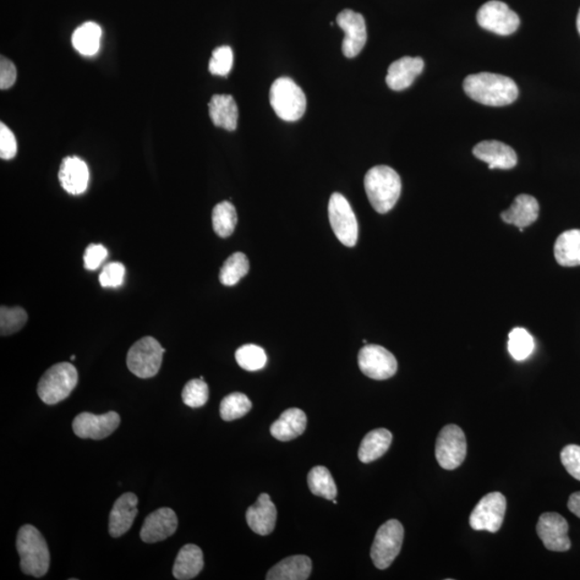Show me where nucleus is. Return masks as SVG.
I'll return each mask as SVG.
<instances>
[{
    "label": "nucleus",
    "mask_w": 580,
    "mask_h": 580,
    "mask_svg": "<svg viewBox=\"0 0 580 580\" xmlns=\"http://www.w3.org/2000/svg\"><path fill=\"white\" fill-rule=\"evenodd\" d=\"M463 89L470 100L490 107H505L516 101L518 86L508 76L480 73L470 75L463 82Z\"/></svg>",
    "instance_id": "obj_1"
},
{
    "label": "nucleus",
    "mask_w": 580,
    "mask_h": 580,
    "mask_svg": "<svg viewBox=\"0 0 580 580\" xmlns=\"http://www.w3.org/2000/svg\"><path fill=\"white\" fill-rule=\"evenodd\" d=\"M365 189L373 209L381 215H385L395 207L400 198L401 179L392 168L376 166L366 172Z\"/></svg>",
    "instance_id": "obj_2"
},
{
    "label": "nucleus",
    "mask_w": 580,
    "mask_h": 580,
    "mask_svg": "<svg viewBox=\"0 0 580 580\" xmlns=\"http://www.w3.org/2000/svg\"><path fill=\"white\" fill-rule=\"evenodd\" d=\"M16 549L22 572L37 578L46 576L50 567V551L40 530L34 525H23L16 539Z\"/></svg>",
    "instance_id": "obj_3"
},
{
    "label": "nucleus",
    "mask_w": 580,
    "mask_h": 580,
    "mask_svg": "<svg viewBox=\"0 0 580 580\" xmlns=\"http://www.w3.org/2000/svg\"><path fill=\"white\" fill-rule=\"evenodd\" d=\"M78 371L69 363H60L51 366L41 377L38 384V396L48 406L65 400L78 384Z\"/></svg>",
    "instance_id": "obj_4"
},
{
    "label": "nucleus",
    "mask_w": 580,
    "mask_h": 580,
    "mask_svg": "<svg viewBox=\"0 0 580 580\" xmlns=\"http://www.w3.org/2000/svg\"><path fill=\"white\" fill-rule=\"evenodd\" d=\"M270 103L277 116L286 122H295L306 110V97L298 84L283 76L271 86Z\"/></svg>",
    "instance_id": "obj_5"
},
{
    "label": "nucleus",
    "mask_w": 580,
    "mask_h": 580,
    "mask_svg": "<svg viewBox=\"0 0 580 580\" xmlns=\"http://www.w3.org/2000/svg\"><path fill=\"white\" fill-rule=\"evenodd\" d=\"M404 539V529L400 522L391 519L377 530L371 549V559L379 570H386L400 554Z\"/></svg>",
    "instance_id": "obj_6"
},
{
    "label": "nucleus",
    "mask_w": 580,
    "mask_h": 580,
    "mask_svg": "<svg viewBox=\"0 0 580 580\" xmlns=\"http://www.w3.org/2000/svg\"><path fill=\"white\" fill-rule=\"evenodd\" d=\"M166 349L156 338H142L130 347L127 354V366L131 373L140 379H151L160 371L163 353Z\"/></svg>",
    "instance_id": "obj_7"
},
{
    "label": "nucleus",
    "mask_w": 580,
    "mask_h": 580,
    "mask_svg": "<svg viewBox=\"0 0 580 580\" xmlns=\"http://www.w3.org/2000/svg\"><path fill=\"white\" fill-rule=\"evenodd\" d=\"M328 215L338 240L347 248H353L358 241V221L346 197L338 193L331 195Z\"/></svg>",
    "instance_id": "obj_8"
},
{
    "label": "nucleus",
    "mask_w": 580,
    "mask_h": 580,
    "mask_svg": "<svg viewBox=\"0 0 580 580\" xmlns=\"http://www.w3.org/2000/svg\"><path fill=\"white\" fill-rule=\"evenodd\" d=\"M467 457V440L461 426L448 425L436 439L435 458L441 468L452 470L463 463Z\"/></svg>",
    "instance_id": "obj_9"
},
{
    "label": "nucleus",
    "mask_w": 580,
    "mask_h": 580,
    "mask_svg": "<svg viewBox=\"0 0 580 580\" xmlns=\"http://www.w3.org/2000/svg\"><path fill=\"white\" fill-rule=\"evenodd\" d=\"M506 512V499L500 492H491L480 499L470 516V525L475 531L496 533L502 527Z\"/></svg>",
    "instance_id": "obj_10"
},
{
    "label": "nucleus",
    "mask_w": 580,
    "mask_h": 580,
    "mask_svg": "<svg viewBox=\"0 0 580 580\" xmlns=\"http://www.w3.org/2000/svg\"><path fill=\"white\" fill-rule=\"evenodd\" d=\"M478 22L484 30L500 36H510L518 30L521 19L508 5L497 0H491L481 5Z\"/></svg>",
    "instance_id": "obj_11"
},
{
    "label": "nucleus",
    "mask_w": 580,
    "mask_h": 580,
    "mask_svg": "<svg viewBox=\"0 0 580 580\" xmlns=\"http://www.w3.org/2000/svg\"><path fill=\"white\" fill-rule=\"evenodd\" d=\"M361 372L372 380L384 381L397 373L398 363L395 356L385 347L366 344L358 354Z\"/></svg>",
    "instance_id": "obj_12"
},
{
    "label": "nucleus",
    "mask_w": 580,
    "mask_h": 580,
    "mask_svg": "<svg viewBox=\"0 0 580 580\" xmlns=\"http://www.w3.org/2000/svg\"><path fill=\"white\" fill-rule=\"evenodd\" d=\"M120 417L117 412L102 415L81 413L73 421L75 435L81 439L102 440L119 428Z\"/></svg>",
    "instance_id": "obj_13"
},
{
    "label": "nucleus",
    "mask_w": 580,
    "mask_h": 580,
    "mask_svg": "<svg viewBox=\"0 0 580 580\" xmlns=\"http://www.w3.org/2000/svg\"><path fill=\"white\" fill-rule=\"evenodd\" d=\"M337 23L346 34L342 43L344 56L347 58L357 57L368 40L364 16L353 10H343L337 16Z\"/></svg>",
    "instance_id": "obj_14"
},
{
    "label": "nucleus",
    "mask_w": 580,
    "mask_h": 580,
    "mask_svg": "<svg viewBox=\"0 0 580 580\" xmlns=\"http://www.w3.org/2000/svg\"><path fill=\"white\" fill-rule=\"evenodd\" d=\"M536 531L547 549L559 552L570 550L568 523L560 514L545 513L540 515Z\"/></svg>",
    "instance_id": "obj_15"
},
{
    "label": "nucleus",
    "mask_w": 580,
    "mask_h": 580,
    "mask_svg": "<svg viewBox=\"0 0 580 580\" xmlns=\"http://www.w3.org/2000/svg\"><path fill=\"white\" fill-rule=\"evenodd\" d=\"M177 529V514L171 508L163 507L145 518L140 538L147 544L157 543L171 538Z\"/></svg>",
    "instance_id": "obj_16"
},
{
    "label": "nucleus",
    "mask_w": 580,
    "mask_h": 580,
    "mask_svg": "<svg viewBox=\"0 0 580 580\" xmlns=\"http://www.w3.org/2000/svg\"><path fill=\"white\" fill-rule=\"evenodd\" d=\"M138 514V497L131 492L124 494L114 503L109 517V533L112 538L127 533Z\"/></svg>",
    "instance_id": "obj_17"
},
{
    "label": "nucleus",
    "mask_w": 580,
    "mask_h": 580,
    "mask_svg": "<svg viewBox=\"0 0 580 580\" xmlns=\"http://www.w3.org/2000/svg\"><path fill=\"white\" fill-rule=\"evenodd\" d=\"M473 154L479 161L488 163L489 169L508 171L517 165L516 152L500 141L479 142L475 145Z\"/></svg>",
    "instance_id": "obj_18"
},
{
    "label": "nucleus",
    "mask_w": 580,
    "mask_h": 580,
    "mask_svg": "<svg viewBox=\"0 0 580 580\" xmlns=\"http://www.w3.org/2000/svg\"><path fill=\"white\" fill-rule=\"evenodd\" d=\"M58 179L62 188L68 194H83L89 186V167L79 157H66L60 165Z\"/></svg>",
    "instance_id": "obj_19"
},
{
    "label": "nucleus",
    "mask_w": 580,
    "mask_h": 580,
    "mask_svg": "<svg viewBox=\"0 0 580 580\" xmlns=\"http://www.w3.org/2000/svg\"><path fill=\"white\" fill-rule=\"evenodd\" d=\"M249 527L259 535H269L276 528L277 512L268 494H261L254 505L246 512Z\"/></svg>",
    "instance_id": "obj_20"
},
{
    "label": "nucleus",
    "mask_w": 580,
    "mask_h": 580,
    "mask_svg": "<svg viewBox=\"0 0 580 580\" xmlns=\"http://www.w3.org/2000/svg\"><path fill=\"white\" fill-rule=\"evenodd\" d=\"M424 67V60L420 57H404L390 66L386 83L393 91L406 90L423 73Z\"/></svg>",
    "instance_id": "obj_21"
},
{
    "label": "nucleus",
    "mask_w": 580,
    "mask_h": 580,
    "mask_svg": "<svg viewBox=\"0 0 580 580\" xmlns=\"http://www.w3.org/2000/svg\"><path fill=\"white\" fill-rule=\"evenodd\" d=\"M306 425L308 418L303 409H288L272 424L271 435L281 442L292 441L304 434Z\"/></svg>",
    "instance_id": "obj_22"
},
{
    "label": "nucleus",
    "mask_w": 580,
    "mask_h": 580,
    "mask_svg": "<svg viewBox=\"0 0 580 580\" xmlns=\"http://www.w3.org/2000/svg\"><path fill=\"white\" fill-rule=\"evenodd\" d=\"M540 206L538 200L530 195L522 194L514 200L510 209L502 212V220L506 224L523 229L538 220Z\"/></svg>",
    "instance_id": "obj_23"
},
{
    "label": "nucleus",
    "mask_w": 580,
    "mask_h": 580,
    "mask_svg": "<svg viewBox=\"0 0 580 580\" xmlns=\"http://www.w3.org/2000/svg\"><path fill=\"white\" fill-rule=\"evenodd\" d=\"M312 572V561L306 556H292L278 562L267 574L268 580H306Z\"/></svg>",
    "instance_id": "obj_24"
},
{
    "label": "nucleus",
    "mask_w": 580,
    "mask_h": 580,
    "mask_svg": "<svg viewBox=\"0 0 580 580\" xmlns=\"http://www.w3.org/2000/svg\"><path fill=\"white\" fill-rule=\"evenodd\" d=\"M209 113L216 127L228 131L237 129L239 110L232 95H215L209 103Z\"/></svg>",
    "instance_id": "obj_25"
},
{
    "label": "nucleus",
    "mask_w": 580,
    "mask_h": 580,
    "mask_svg": "<svg viewBox=\"0 0 580 580\" xmlns=\"http://www.w3.org/2000/svg\"><path fill=\"white\" fill-rule=\"evenodd\" d=\"M204 554L198 546L189 544L179 551L173 566V576L179 580H189L204 568Z\"/></svg>",
    "instance_id": "obj_26"
},
{
    "label": "nucleus",
    "mask_w": 580,
    "mask_h": 580,
    "mask_svg": "<svg viewBox=\"0 0 580 580\" xmlns=\"http://www.w3.org/2000/svg\"><path fill=\"white\" fill-rule=\"evenodd\" d=\"M392 442V435L387 429H375L369 432L361 442L358 457L363 463H371L390 450Z\"/></svg>",
    "instance_id": "obj_27"
},
{
    "label": "nucleus",
    "mask_w": 580,
    "mask_h": 580,
    "mask_svg": "<svg viewBox=\"0 0 580 580\" xmlns=\"http://www.w3.org/2000/svg\"><path fill=\"white\" fill-rule=\"evenodd\" d=\"M555 257L562 267L580 266V229H571L558 237Z\"/></svg>",
    "instance_id": "obj_28"
},
{
    "label": "nucleus",
    "mask_w": 580,
    "mask_h": 580,
    "mask_svg": "<svg viewBox=\"0 0 580 580\" xmlns=\"http://www.w3.org/2000/svg\"><path fill=\"white\" fill-rule=\"evenodd\" d=\"M101 40V26L94 23V22H86V23L75 31L73 45L82 56L92 57L100 51Z\"/></svg>",
    "instance_id": "obj_29"
},
{
    "label": "nucleus",
    "mask_w": 580,
    "mask_h": 580,
    "mask_svg": "<svg viewBox=\"0 0 580 580\" xmlns=\"http://www.w3.org/2000/svg\"><path fill=\"white\" fill-rule=\"evenodd\" d=\"M309 488L316 497H324L326 500H335L338 488L330 470L322 465L310 470L308 475Z\"/></svg>",
    "instance_id": "obj_30"
},
{
    "label": "nucleus",
    "mask_w": 580,
    "mask_h": 580,
    "mask_svg": "<svg viewBox=\"0 0 580 580\" xmlns=\"http://www.w3.org/2000/svg\"><path fill=\"white\" fill-rule=\"evenodd\" d=\"M212 223L218 237H231L238 224L237 210L232 202L223 201L215 206L212 213Z\"/></svg>",
    "instance_id": "obj_31"
},
{
    "label": "nucleus",
    "mask_w": 580,
    "mask_h": 580,
    "mask_svg": "<svg viewBox=\"0 0 580 580\" xmlns=\"http://www.w3.org/2000/svg\"><path fill=\"white\" fill-rule=\"evenodd\" d=\"M249 270L248 257L243 253H234L224 262L220 272V281L223 286H233L240 282L241 278L248 275Z\"/></svg>",
    "instance_id": "obj_32"
},
{
    "label": "nucleus",
    "mask_w": 580,
    "mask_h": 580,
    "mask_svg": "<svg viewBox=\"0 0 580 580\" xmlns=\"http://www.w3.org/2000/svg\"><path fill=\"white\" fill-rule=\"evenodd\" d=\"M251 404L248 396L244 393L233 392L223 399L220 407L221 417L225 421H233L242 418L251 409Z\"/></svg>",
    "instance_id": "obj_33"
},
{
    "label": "nucleus",
    "mask_w": 580,
    "mask_h": 580,
    "mask_svg": "<svg viewBox=\"0 0 580 580\" xmlns=\"http://www.w3.org/2000/svg\"><path fill=\"white\" fill-rule=\"evenodd\" d=\"M507 348L514 359L525 360L533 352V338L524 328H515L508 336Z\"/></svg>",
    "instance_id": "obj_34"
},
{
    "label": "nucleus",
    "mask_w": 580,
    "mask_h": 580,
    "mask_svg": "<svg viewBox=\"0 0 580 580\" xmlns=\"http://www.w3.org/2000/svg\"><path fill=\"white\" fill-rule=\"evenodd\" d=\"M235 360L246 371H259L265 368L267 355L264 348L255 344H245L235 352Z\"/></svg>",
    "instance_id": "obj_35"
},
{
    "label": "nucleus",
    "mask_w": 580,
    "mask_h": 580,
    "mask_svg": "<svg viewBox=\"0 0 580 580\" xmlns=\"http://www.w3.org/2000/svg\"><path fill=\"white\" fill-rule=\"evenodd\" d=\"M27 316L26 311L24 309L19 308H7V306H2L0 309V332L2 336L13 335V333L18 332L24 327L26 324Z\"/></svg>",
    "instance_id": "obj_36"
},
{
    "label": "nucleus",
    "mask_w": 580,
    "mask_h": 580,
    "mask_svg": "<svg viewBox=\"0 0 580 580\" xmlns=\"http://www.w3.org/2000/svg\"><path fill=\"white\" fill-rule=\"evenodd\" d=\"M182 399L186 406L189 408L204 407L209 400V387L204 380H191L183 388Z\"/></svg>",
    "instance_id": "obj_37"
},
{
    "label": "nucleus",
    "mask_w": 580,
    "mask_h": 580,
    "mask_svg": "<svg viewBox=\"0 0 580 580\" xmlns=\"http://www.w3.org/2000/svg\"><path fill=\"white\" fill-rule=\"evenodd\" d=\"M233 53L231 47L216 48L212 53L209 71L212 75L227 76L233 68Z\"/></svg>",
    "instance_id": "obj_38"
},
{
    "label": "nucleus",
    "mask_w": 580,
    "mask_h": 580,
    "mask_svg": "<svg viewBox=\"0 0 580 580\" xmlns=\"http://www.w3.org/2000/svg\"><path fill=\"white\" fill-rule=\"evenodd\" d=\"M125 267L120 262L108 264L101 273L100 283L105 288H118L123 286Z\"/></svg>",
    "instance_id": "obj_39"
},
{
    "label": "nucleus",
    "mask_w": 580,
    "mask_h": 580,
    "mask_svg": "<svg viewBox=\"0 0 580 580\" xmlns=\"http://www.w3.org/2000/svg\"><path fill=\"white\" fill-rule=\"evenodd\" d=\"M561 462L567 473L580 481V446L567 445L561 452Z\"/></svg>",
    "instance_id": "obj_40"
},
{
    "label": "nucleus",
    "mask_w": 580,
    "mask_h": 580,
    "mask_svg": "<svg viewBox=\"0 0 580 580\" xmlns=\"http://www.w3.org/2000/svg\"><path fill=\"white\" fill-rule=\"evenodd\" d=\"M18 151L15 136L7 126L0 124V157L3 160H13Z\"/></svg>",
    "instance_id": "obj_41"
},
{
    "label": "nucleus",
    "mask_w": 580,
    "mask_h": 580,
    "mask_svg": "<svg viewBox=\"0 0 580 580\" xmlns=\"http://www.w3.org/2000/svg\"><path fill=\"white\" fill-rule=\"evenodd\" d=\"M107 256L108 250L105 246L101 244L87 246L83 257L85 269L92 271L98 269L102 262L106 260Z\"/></svg>",
    "instance_id": "obj_42"
},
{
    "label": "nucleus",
    "mask_w": 580,
    "mask_h": 580,
    "mask_svg": "<svg viewBox=\"0 0 580 580\" xmlns=\"http://www.w3.org/2000/svg\"><path fill=\"white\" fill-rule=\"evenodd\" d=\"M16 80V68L11 60L2 57L0 58V89L8 90L13 87Z\"/></svg>",
    "instance_id": "obj_43"
},
{
    "label": "nucleus",
    "mask_w": 580,
    "mask_h": 580,
    "mask_svg": "<svg viewBox=\"0 0 580 580\" xmlns=\"http://www.w3.org/2000/svg\"><path fill=\"white\" fill-rule=\"evenodd\" d=\"M568 510H570L574 515L580 518V491L576 492L570 497L567 502Z\"/></svg>",
    "instance_id": "obj_44"
},
{
    "label": "nucleus",
    "mask_w": 580,
    "mask_h": 580,
    "mask_svg": "<svg viewBox=\"0 0 580 580\" xmlns=\"http://www.w3.org/2000/svg\"><path fill=\"white\" fill-rule=\"evenodd\" d=\"M577 30H578V32H579V35H580V9H579V13H578V15H577Z\"/></svg>",
    "instance_id": "obj_45"
},
{
    "label": "nucleus",
    "mask_w": 580,
    "mask_h": 580,
    "mask_svg": "<svg viewBox=\"0 0 580 580\" xmlns=\"http://www.w3.org/2000/svg\"><path fill=\"white\" fill-rule=\"evenodd\" d=\"M70 359H71V360H75V355L71 356Z\"/></svg>",
    "instance_id": "obj_46"
},
{
    "label": "nucleus",
    "mask_w": 580,
    "mask_h": 580,
    "mask_svg": "<svg viewBox=\"0 0 580 580\" xmlns=\"http://www.w3.org/2000/svg\"><path fill=\"white\" fill-rule=\"evenodd\" d=\"M332 502H333V505H338V501L336 499L332 500Z\"/></svg>",
    "instance_id": "obj_47"
}]
</instances>
